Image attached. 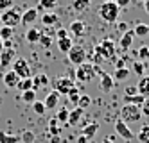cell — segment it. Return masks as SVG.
I'll use <instances>...</instances> for the list:
<instances>
[{
	"instance_id": "1",
	"label": "cell",
	"mask_w": 149,
	"mask_h": 143,
	"mask_svg": "<svg viewBox=\"0 0 149 143\" xmlns=\"http://www.w3.org/2000/svg\"><path fill=\"white\" fill-rule=\"evenodd\" d=\"M99 16L104 21H108V23H113V21H117L120 16V7L115 2H102L99 6Z\"/></svg>"
},
{
	"instance_id": "2",
	"label": "cell",
	"mask_w": 149,
	"mask_h": 143,
	"mask_svg": "<svg viewBox=\"0 0 149 143\" xmlns=\"http://www.w3.org/2000/svg\"><path fill=\"white\" fill-rule=\"evenodd\" d=\"M22 13H24V11H20L18 7L13 6L11 9H7V11H4V13L0 15V21H2L4 27H11V29H15L16 25L22 23Z\"/></svg>"
},
{
	"instance_id": "3",
	"label": "cell",
	"mask_w": 149,
	"mask_h": 143,
	"mask_svg": "<svg viewBox=\"0 0 149 143\" xmlns=\"http://www.w3.org/2000/svg\"><path fill=\"white\" fill-rule=\"evenodd\" d=\"M74 73H76V79L79 82H90L97 75V66H93L92 63H83L74 70Z\"/></svg>"
},
{
	"instance_id": "4",
	"label": "cell",
	"mask_w": 149,
	"mask_h": 143,
	"mask_svg": "<svg viewBox=\"0 0 149 143\" xmlns=\"http://www.w3.org/2000/svg\"><path fill=\"white\" fill-rule=\"evenodd\" d=\"M142 113H140V107H136L133 104H124L120 109V120L122 122H140Z\"/></svg>"
},
{
	"instance_id": "5",
	"label": "cell",
	"mask_w": 149,
	"mask_h": 143,
	"mask_svg": "<svg viewBox=\"0 0 149 143\" xmlns=\"http://www.w3.org/2000/svg\"><path fill=\"white\" fill-rule=\"evenodd\" d=\"M68 61L72 64H76V66L86 63V50H84V47L79 45V43H74L72 48L68 50Z\"/></svg>"
},
{
	"instance_id": "6",
	"label": "cell",
	"mask_w": 149,
	"mask_h": 143,
	"mask_svg": "<svg viewBox=\"0 0 149 143\" xmlns=\"http://www.w3.org/2000/svg\"><path fill=\"white\" fill-rule=\"evenodd\" d=\"M20 79H29L31 77V66H29V63L24 59V57H16L15 61H13V68H11Z\"/></svg>"
},
{
	"instance_id": "7",
	"label": "cell",
	"mask_w": 149,
	"mask_h": 143,
	"mask_svg": "<svg viewBox=\"0 0 149 143\" xmlns=\"http://www.w3.org/2000/svg\"><path fill=\"white\" fill-rule=\"evenodd\" d=\"M52 84H54V91H58L59 95H68V91L76 86V82L70 81L68 77H58V79H54Z\"/></svg>"
},
{
	"instance_id": "8",
	"label": "cell",
	"mask_w": 149,
	"mask_h": 143,
	"mask_svg": "<svg viewBox=\"0 0 149 143\" xmlns=\"http://www.w3.org/2000/svg\"><path fill=\"white\" fill-rule=\"evenodd\" d=\"M97 50L101 52V56L104 59H115V43L111 39H104L101 45H97Z\"/></svg>"
},
{
	"instance_id": "9",
	"label": "cell",
	"mask_w": 149,
	"mask_h": 143,
	"mask_svg": "<svg viewBox=\"0 0 149 143\" xmlns=\"http://www.w3.org/2000/svg\"><path fill=\"white\" fill-rule=\"evenodd\" d=\"M15 57H16L15 48H13V47H4L2 54H0V66H2V68H7L9 64L15 61Z\"/></svg>"
},
{
	"instance_id": "10",
	"label": "cell",
	"mask_w": 149,
	"mask_h": 143,
	"mask_svg": "<svg viewBox=\"0 0 149 143\" xmlns=\"http://www.w3.org/2000/svg\"><path fill=\"white\" fill-rule=\"evenodd\" d=\"M115 133L119 134V136H122L126 141L133 140V133H131V129L127 127V124H126V122H122L120 118H119V120L115 122Z\"/></svg>"
},
{
	"instance_id": "11",
	"label": "cell",
	"mask_w": 149,
	"mask_h": 143,
	"mask_svg": "<svg viewBox=\"0 0 149 143\" xmlns=\"http://www.w3.org/2000/svg\"><path fill=\"white\" fill-rule=\"evenodd\" d=\"M68 32H72L74 36H84L86 34V25H84V21H81V20H74L72 23L68 25V29H67Z\"/></svg>"
},
{
	"instance_id": "12",
	"label": "cell",
	"mask_w": 149,
	"mask_h": 143,
	"mask_svg": "<svg viewBox=\"0 0 149 143\" xmlns=\"http://www.w3.org/2000/svg\"><path fill=\"white\" fill-rule=\"evenodd\" d=\"M135 86H136V91H138V95H142V97L149 98V75H142Z\"/></svg>"
},
{
	"instance_id": "13",
	"label": "cell",
	"mask_w": 149,
	"mask_h": 143,
	"mask_svg": "<svg viewBox=\"0 0 149 143\" xmlns=\"http://www.w3.org/2000/svg\"><path fill=\"white\" fill-rule=\"evenodd\" d=\"M59 100H61V95H59L58 91L52 90V91L45 97L43 104H45V107H47V109H56V107L59 106Z\"/></svg>"
},
{
	"instance_id": "14",
	"label": "cell",
	"mask_w": 149,
	"mask_h": 143,
	"mask_svg": "<svg viewBox=\"0 0 149 143\" xmlns=\"http://www.w3.org/2000/svg\"><path fill=\"white\" fill-rule=\"evenodd\" d=\"M38 20V11H36V7H31V9H25L24 13H22V23L24 25H33L34 21Z\"/></svg>"
},
{
	"instance_id": "15",
	"label": "cell",
	"mask_w": 149,
	"mask_h": 143,
	"mask_svg": "<svg viewBox=\"0 0 149 143\" xmlns=\"http://www.w3.org/2000/svg\"><path fill=\"white\" fill-rule=\"evenodd\" d=\"M133 39H135V32H133V29H127L124 34L120 36V41H119V47L122 48V50H127L131 47V43H133Z\"/></svg>"
},
{
	"instance_id": "16",
	"label": "cell",
	"mask_w": 149,
	"mask_h": 143,
	"mask_svg": "<svg viewBox=\"0 0 149 143\" xmlns=\"http://www.w3.org/2000/svg\"><path fill=\"white\" fill-rule=\"evenodd\" d=\"M58 21H59V16L54 13V11H47V13L41 15V23L45 27H52V25H56Z\"/></svg>"
},
{
	"instance_id": "17",
	"label": "cell",
	"mask_w": 149,
	"mask_h": 143,
	"mask_svg": "<svg viewBox=\"0 0 149 143\" xmlns=\"http://www.w3.org/2000/svg\"><path fill=\"white\" fill-rule=\"evenodd\" d=\"M83 113H84V109H81V107H74L72 111H68V125H72V127H76L77 125V122L81 120V116H83Z\"/></svg>"
},
{
	"instance_id": "18",
	"label": "cell",
	"mask_w": 149,
	"mask_h": 143,
	"mask_svg": "<svg viewBox=\"0 0 149 143\" xmlns=\"http://www.w3.org/2000/svg\"><path fill=\"white\" fill-rule=\"evenodd\" d=\"M58 6H59V0H40L36 11H43V13H47V11H54Z\"/></svg>"
},
{
	"instance_id": "19",
	"label": "cell",
	"mask_w": 149,
	"mask_h": 143,
	"mask_svg": "<svg viewBox=\"0 0 149 143\" xmlns=\"http://www.w3.org/2000/svg\"><path fill=\"white\" fill-rule=\"evenodd\" d=\"M18 82H20V77H18L13 70H7V72L4 73V84H6L7 88H16Z\"/></svg>"
},
{
	"instance_id": "20",
	"label": "cell",
	"mask_w": 149,
	"mask_h": 143,
	"mask_svg": "<svg viewBox=\"0 0 149 143\" xmlns=\"http://www.w3.org/2000/svg\"><path fill=\"white\" fill-rule=\"evenodd\" d=\"M45 86H49V77L45 73H38L33 77V90L34 91H38L40 88H45Z\"/></svg>"
},
{
	"instance_id": "21",
	"label": "cell",
	"mask_w": 149,
	"mask_h": 143,
	"mask_svg": "<svg viewBox=\"0 0 149 143\" xmlns=\"http://www.w3.org/2000/svg\"><path fill=\"white\" fill-rule=\"evenodd\" d=\"M101 90L106 91V93L113 90V77L110 73H106V72L101 73Z\"/></svg>"
},
{
	"instance_id": "22",
	"label": "cell",
	"mask_w": 149,
	"mask_h": 143,
	"mask_svg": "<svg viewBox=\"0 0 149 143\" xmlns=\"http://www.w3.org/2000/svg\"><path fill=\"white\" fill-rule=\"evenodd\" d=\"M97 129H99V124H97V122H92V124H88L86 127H83V129H81V134H83V136H86L88 140H92L95 134H97Z\"/></svg>"
},
{
	"instance_id": "23",
	"label": "cell",
	"mask_w": 149,
	"mask_h": 143,
	"mask_svg": "<svg viewBox=\"0 0 149 143\" xmlns=\"http://www.w3.org/2000/svg\"><path fill=\"white\" fill-rule=\"evenodd\" d=\"M40 36H41V30L36 29V27H31V29H27V32H25V39H27L29 43H38V41H40Z\"/></svg>"
},
{
	"instance_id": "24",
	"label": "cell",
	"mask_w": 149,
	"mask_h": 143,
	"mask_svg": "<svg viewBox=\"0 0 149 143\" xmlns=\"http://www.w3.org/2000/svg\"><path fill=\"white\" fill-rule=\"evenodd\" d=\"M0 143H20V136L9 134L6 131H0Z\"/></svg>"
},
{
	"instance_id": "25",
	"label": "cell",
	"mask_w": 149,
	"mask_h": 143,
	"mask_svg": "<svg viewBox=\"0 0 149 143\" xmlns=\"http://www.w3.org/2000/svg\"><path fill=\"white\" fill-rule=\"evenodd\" d=\"M72 7L77 11V13H84L90 7V0H72Z\"/></svg>"
},
{
	"instance_id": "26",
	"label": "cell",
	"mask_w": 149,
	"mask_h": 143,
	"mask_svg": "<svg viewBox=\"0 0 149 143\" xmlns=\"http://www.w3.org/2000/svg\"><path fill=\"white\" fill-rule=\"evenodd\" d=\"M133 32H135V36H138V38H146L149 34V25L147 23H136Z\"/></svg>"
},
{
	"instance_id": "27",
	"label": "cell",
	"mask_w": 149,
	"mask_h": 143,
	"mask_svg": "<svg viewBox=\"0 0 149 143\" xmlns=\"http://www.w3.org/2000/svg\"><path fill=\"white\" fill-rule=\"evenodd\" d=\"M72 45H74V41H72L70 38H63V39H58V48H59L61 52H65V54H68V50L72 48Z\"/></svg>"
},
{
	"instance_id": "28",
	"label": "cell",
	"mask_w": 149,
	"mask_h": 143,
	"mask_svg": "<svg viewBox=\"0 0 149 143\" xmlns=\"http://www.w3.org/2000/svg\"><path fill=\"white\" fill-rule=\"evenodd\" d=\"M18 90L20 91H29V90H33V77H29V79H20V82H18ZM34 91V90H33Z\"/></svg>"
},
{
	"instance_id": "29",
	"label": "cell",
	"mask_w": 149,
	"mask_h": 143,
	"mask_svg": "<svg viewBox=\"0 0 149 143\" xmlns=\"http://www.w3.org/2000/svg\"><path fill=\"white\" fill-rule=\"evenodd\" d=\"M130 73L131 72L127 68H119V70H115V73L111 77H113V81H126L127 77H130Z\"/></svg>"
},
{
	"instance_id": "30",
	"label": "cell",
	"mask_w": 149,
	"mask_h": 143,
	"mask_svg": "<svg viewBox=\"0 0 149 143\" xmlns=\"http://www.w3.org/2000/svg\"><path fill=\"white\" fill-rule=\"evenodd\" d=\"M13 32H15V29H11V27H0V39L2 41H9L13 38Z\"/></svg>"
},
{
	"instance_id": "31",
	"label": "cell",
	"mask_w": 149,
	"mask_h": 143,
	"mask_svg": "<svg viewBox=\"0 0 149 143\" xmlns=\"http://www.w3.org/2000/svg\"><path fill=\"white\" fill-rule=\"evenodd\" d=\"M59 124H67L68 122V109L67 107H61V109H58V115L54 116Z\"/></svg>"
},
{
	"instance_id": "32",
	"label": "cell",
	"mask_w": 149,
	"mask_h": 143,
	"mask_svg": "<svg viewBox=\"0 0 149 143\" xmlns=\"http://www.w3.org/2000/svg\"><path fill=\"white\" fill-rule=\"evenodd\" d=\"M67 97H68V100H70L72 104H76V106H77L79 98H81V93H79V90H77V86H74L72 90L68 91V95H67Z\"/></svg>"
},
{
	"instance_id": "33",
	"label": "cell",
	"mask_w": 149,
	"mask_h": 143,
	"mask_svg": "<svg viewBox=\"0 0 149 143\" xmlns=\"http://www.w3.org/2000/svg\"><path fill=\"white\" fill-rule=\"evenodd\" d=\"M22 100L33 106V104L36 102V91H33V90H29V91H24V93H22Z\"/></svg>"
},
{
	"instance_id": "34",
	"label": "cell",
	"mask_w": 149,
	"mask_h": 143,
	"mask_svg": "<svg viewBox=\"0 0 149 143\" xmlns=\"http://www.w3.org/2000/svg\"><path fill=\"white\" fill-rule=\"evenodd\" d=\"M34 140H36V136H34L33 131H24L22 136H20V141L22 143H34Z\"/></svg>"
},
{
	"instance_id": "35",
	"label": "cell",
	"mask_w": 149,
	"mask_h": 143,
	"mask_svg": "<svg viewBox=\"0 0 149 143\" xmlns=\"http://www.w3.org/2000/svg\"><path fill=\"white\" fill-rule=\"evenodd\" d=\"M40 45L41 47H45V48H49L50 45H52V36L50 34H47V32H41V36H40Z\"/></svg>"
},
{
	"instance_id": "36",
	"label": "cell",
	"mask_w": 149,
	"mask_h": 143,
	"mask_svg": "<svg viewBox=\"0 0 149 143\" xmlns=\"http://www.w3.org/2000/svg\"><path fill=\"white\" fill-rule=\"evenodd\" d=\"M138 140L142 143H149V125H144L140 129V133H138Z\"/></svg>"
},
{
	"instance_id": "37",
	"label": "cell",
	"mask_w": 149,
	"mask_h": 143,
	"mask_svg": "<svg viewBox=\"0 0 149 143\" xmlns=\"http://www.w3.org/2000/svg\"><path fill=\"white\" fill-rule=\"evenodd\" d=\"M33 109H34L36 115H45V113H47V107H45V104L41 102V100H36V102L33 104Z\"/></svg>"
},
{
	"instance_id": "38",
	"label": "cell",
	"mask_w": 149,
	"mask_h": 143,
	"mask_svg": "<svg viewBox=\"0 0 149 143\" xmlns=\"http://www.w3.org/2000/svg\"><path fill=\"white\" fill-rule=\"evenodd\" d=\"M133 70H135V73L136 75H144V72H146V64H144V61H135L133 63Z\"/></svg>"
},
{
	"instance_id": "39",
	"label": "cell",
	"mask_w": 149,
	"mask_h": 143,
	"mask_svg": "<svg viewBox=\"0 0 149 143\" xmlns=\"http://www.w3.org/2000/svg\"><path fill=\"white\" fill-rule=\"evenodd\" d=\"M136 56H138V61H146V59H149V47H140L138 48V52H136Z\"/></svg>"
},
{
	"instance_id": "40",
	"label": "cell",
	"mask_w": 149,
	"mask_h": 143,
	"mask_svg": "<svg viewBox=\"0 0 149 143\" xmlns=\"http://www.w3.org/2000/svg\"><path fill=\"white\" fill-rule=\"evenodd\" d=\"M90 104H92V98H90L88 95H81L79 102H77V107H81V109H86Z\"/></svg>"
},
{
	"instance_id": "41",
	"label": "cell",
	"mask_w": 149,
	"mask_h": 143,
	"mask_svg": "<svg viewBox=\"0 0 149 143\" xmlns=\"http://www.w3.org/2000/svg\"><path fill=\"white\" fill-rule=\"evenodd\" d=\"M11 7H13V0H0V13H4Z\"/></svg>"
},
{
	"instance_id": "42",
	"label": "cell",
	"mask_w": 149,
	"mask_h": 143,
	"mask_svg": "<svg viewBox=\"0 0 149 143\" xmlns=\"http://www.w3.org/2000/svg\"><path fill=\"white\" fill-rule=\"evenodd\" d=\"M133 95H138L136 86H126V90H124V97H133Z\"/></svg>"
},
{
	"instance_id": "43",
	"label": "cell",
	"mask_w": 149,
	"mask_h": 143,
	"mask_svg": "<svg viewBox=\"0 0 149 143\" xmlns=\"http://www.w3.org/2000/svg\"><path fill=\"white\" fill-rule=\"evenodd\" d=\"M140 113L149 116V98H146V100H144V104L140 106Z\"/></svg>"
},
{
	"instance_id": "44",
	"label": "cell",
	"mask_w": 149,
	"mask_h": 143,
	"mask_svg": "<svg viewBox=\"0 0 149 143\" xmlns=\"http://www.w3.org/2000/svg\"><path fill=\"white\" fill-rule=\"evenodd\" d=\"M56 38H58V39L68 38V30H67V29H58V32H56Z\"/></svg>"
},
{
	"instance_id": "45",
	"label": "cell",
	"mask_w": 149,
	"mask_h": 143,
	"mask_svg": "<svg viewBox=\"0 0 149 143\" xmlns=\"http://www.w3.org/2000/svg\"><path fill=\"white\" fill-rule=\"evenodd\" d=\"M49 134L50 136H61V127H49Z\"/></svg>"
},
{
	"instance_id": "46",
	"label": "cell",
	"mask_w": 149,
	"mask_h": 143,
	"mask_svg": "<svg viewBox=\"0 0 149 143\" xmlns=\"http://www.w3.org/2000/svg\"><path fill=\"white\" fill-rule=\"evenodd\" d=\"M113 2H115L117 6H119L120 9H124V7H127V6H130V4L133 2V0H113Z\"/></svg>"
},
{
	"instance_id": "47",
	"label": "cell",
	"mask_w": 149,
	"mask_h": 143,
	"mask_svg": "<svg viewBox=\"0 0 149 143\" xmlns=\"http://www.w3.org/2000/svg\"><path fill=\"white\" fill-rule=\"evenodd\" d=\"M119 68H126L124 59H115V70H119Z\"/></svg>"
},
{
	"instance_id": "48",
	"label": "cell",
	"mask_w": 149,
	"mask_h": 143,
	"mask_svg": "<svg viewBox=\"0 0 149 143\" xmlns=\"http://www.w3.org/2000/svg\"><path fill=\"white\" fill-rule=\"evenodd\" d=\"M117 27H119V30L122 32V34L127 30V23H126V21H119V25H117Z\"/></svg>"
},
{
	"instance_id": "49",
	"label": "cell",
	"mask_w": 149,
	"mask_h": 143,
	"mask_svg": "<svg viewBox=\"0 0 149 143\" xmlns=\"http://www.w3.org/2000/svg\"><path fill=\"white\" fill-rule=\"evenodd\" d=\"M88 141H90V140H88L86 136H83V134H81V136L77 138V143H88Z\"/></svg>"
},
{
	"instance_id": "50",
	"label": "cell",
	"mask_w": 149,
	"mask_h": 143,
	"mask_svg": "<svg viewBox=\"0 0 149 143\" xmlns=\"http://www.w3.org/2000/svg\"><path fill=\"white\" fill-rule=\"evenodd\" d=\"M144 9H146V13L149 15V0H144Z\"/></svg>"
},
{
	"instance_id": "51",
	"label": "cell",
	"mask_w": 149,
	"mask_h": 143,
	"mask_svg": "<svg viewBox=\"0 0 149 143\" xmlns=\"http://www.w3.org/2000/svg\"><path fill=\"white\" fill-rule=\"evenodd\" d=\"M50 143H59V136H50Z\"/></svg>"
},
{
	"instance_id": "52",
	"label": "cell",
	"mask_w": 149,
	"mask_h": 143,
	"mask_svg": "<svg viewBox=\"0 0 149 143\" xmlns=\"http://www.w3.org/2000/svg\"><path fill=\"white\" fill-rule=\"evenodd\" d=\"M2 50H4V41L0 39V54H2Z\"/></svg>"
},
{
	"instance_id": "53",
	"label": "cell",
	"mask_w": 149,
	"mask_h": 143,
	"mask_svg": "<svg viewBox=\"0 0 149 143\" xmlns=\"http://www.w3.org/2000/svg\"><path fill=\"white\" fill-rule=\"evenodd\" d=\"M102 143H113V140H110V138H106V140H104Z\"/></svg>"
},
{
	"instance_id": "54",
	"label": "cell",
	"mask_w": 149,
	"mask_h": 143,
	"mask_svg": "<svg viewBox=\"0 0 149 143\" xmlns=\"http://www.w3.org/2000/svg\"><path fill=\"white\" fill-rule=\"evenodd\" d=\"M104 2H113V0H104Z\"/></svg>"
}]
</instances>
